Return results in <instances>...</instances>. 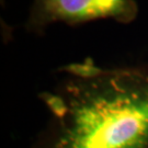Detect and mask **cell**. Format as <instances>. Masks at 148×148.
I'll return each mask as SVG.
<instances>
[{
  "label": "cell",
  "mask_w": 148,
  "mask_h": 148,
  "mask_svg": "<svg viewBox=\"0 0 148 148\" xmlns=\"http://www.w3.org/2000/svg\"><path fill=\"white\" fill-rule=\"evenodd\" d=\"M42 99L49 112L35 148H148V64L59 69Z\"/></svg>",
  "instance_id": "obj_1"
},
{
  "label": "cell",
  "mask_w": 148,
  "mask_h": 148,
  "mask_svg": "<svg viewBox=\"0 0 148 148\" xmlns=\"http://www.w3.org/2000/svg\"><path fill=\"white\" fill-rule=\"evenodd\" d=\"M138 14L136 0H32L24 27L42 34L49 25L82 24L95 20H113L128 24Z\"/></svg>",
  "instance_id": "obj_2"
},
{
  "label": "cell",
  "mask_w": 148,
  "mask_h": 148,
  "mask_svg": "<svg viewBox=\"0 0 148 148\" xmlns=\"http://www.w3.org/2000/svg\"><path fill=\"white\" fill-rule=\"evenodd\" d=\"M3 1H5V0H1V5H3Z\"/></svg>",
  "instance_id": "obj_3"
}]
</instances>
